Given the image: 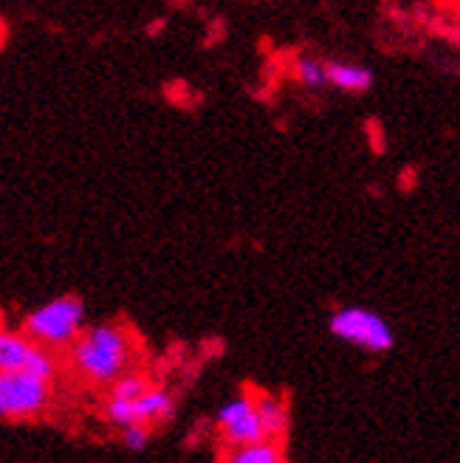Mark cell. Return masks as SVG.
Listing matches in <instances>:
<instances>
[{
	"label": "cell",
	"instance_id": "52a82bcc",
	"mask_svg": "<svg viewBox=\"0 0 460 463\" xmlns=\"http://www.w3.org/2000/svg\"><path fill=\"white\" fill-rule=\"evenodd\" d=\"M175 396L167 387H155L150 384L139 399L130 402V412H133V424H147L150 430L164 427L175 419Z\"/></svg>",
	"mask_w": 460,
	"mask_h": 463
},
{
	"label": "cell",
	"instance_id": "8fae6325",
	"mask_svg": "<svg viewBox=\"0 0 460 463\" xmlns=\"http://www.w3.org/2000/svg\"><path fill=\"white\" fill-rule=\"evenodd\" d=\"M294 77H296V82H300L303 88H308V90H322V88H328L325 60L311 57V54L296 57V62H294Z\"/></svg>",
	"mask_w": 460,
	"mask_h": 463
},
{
	"label": "cell",
	"instance_id": "6da1fadb",
	"mask_svg": "<svg viewBox=\"0 0 460 463\" xmlns=\"http://www.w3.org/2000/svg\"><path fill=\"white\" fill-rule=\"evenodd\" d=\"M68 362L82 382L110 387L133 364V339L117 322L85 326L80 336L68 345Z\"/></svg>",
	"mask_w": 460,
	"mask_h": 463
},
{
	"label": "cell",
	"instance_id": "30bf717a",
	"mask_svg": "<svg viewBox=\"0 0 460 463\" xmlns=\"http://www.w3.org/2000/svg\"><path fill=\"white\" fill-rule=\"evenodd\" d=\"M223 463H288L283 444L274 441H258V444H246V447H232L226 452Z\"/></svg>",
	"mask_w": 460,
	"mask_h": 463
},
{
	"label": "cell",
	"instance_id": "7a4b0ae2",
	"mask_svg": "<svg viewBox=\"0 0 460 463\" xmlns=\"http://www.w3.org/2000/svg\"><path fill=\"white\" fill-rule=\"evenodd\" d=\"M88 326V308L77 294H60L23 317V334L49 351H68Z\"/></svg>",
	"mask_w": 460,
	"mask_h": 463
},
{
	"label": "cell",
	"instance_id": "9c48e42d",
	"mask_svg": "<svg viewBox=\"0 0 460 463\" xmlns=\"http://www.w3.org/2000/svg\"><path fill=\"white\" fill-rule=\"evenodd\" d=\"M255 399V410H258V419H260V430H263V438L266 441H274V444H283L286 435H288V404L274 396V392H258Z\"/></svg>",
	"mask_w": 460,
	"mask_h": 463
},
{
	"label": "cell",
	"instance_id": "5b68a950",
	"mask_svg": "<svg viewBox=\"0 0 460 463\" xmlns=\"http://www.w3.org/2000/svg\"><path fill=\"white\" fill-rule=\"evenodd\" d=\"M0 370H26V373L54 382L60 373V362L54 351L37 345L23 331L0 328Z\"/></svg>",
	"mask_w": 460,
	"mask_h": 463
},
{
	"label": "cell",
	"instance_id": "277c9868",
	"mask_svg": "<svg viewBox=\"0 0 460 463\" xmlns=\"http://www.w3.org/2000/svg\"><path fill=\"white\" fill-rule=\"evenodd\" d=\"M54 382L26 370H0V419L29 421L52 407Z\"/></svg>",
	"mask_w": 460,
	"mask_h": 463
},
{
	"label": "cell",
	"instance_id": "ba28073f",
	"mask_svg": "<svg viewBox=\"0 0 460 463\" xmlns=\"http://www.w3.org/2000/svg\"><path fill=\"white\" fill-rule=\"evenodd\" d=\"M328 88H336L342 94H367L373 88V68L353 60H331L325 62Z\"/></svg>",
	"mask_w": 460,
	"mask_h": 463
},
{
	"label": "cell",
	"instance_id": "7c38bea8",
	"mask_svg": "<svg viewBox=\"0 0 460 463\" xmlns=\"http://www.w3.org/2000/svg\"><path fill=\"white\" fill-rule=\"evenodd\" d=\"M119 432H122V444L133 452L145 449L150 444V435H153V430L147 424H130V427H122Z\"/></svg>",
	"mask_w": 460,
	"mask_h": 463
},
{
	"label": "cell",
	"instance_id": "3957f363",
	"mask_svg": "<svg viewBox=\"0 0 460 463\" xmlns=\"http://www.w3.org/2000/svg\"><path fill=\"white\" fill-rule=\"evenodd\" d=\"M328 331L351 347H359L364 354H387L396 345L393 326L373 308L364 306H344L336 308L328 319Z\"/></svg>",
	"mask_w": 460,
	"mask_h": 463
},
{
	"label": "cell",
	"instance_id": "8992f818",
	"mask_svg": "<svg viewBox=\"0 0 460 463\" xmlns=\"http://www.w3.org/2000/svg\"><path fill=\"white\" fill-rule=\"evenodd\" d=\"M215 424H218L221 441H223L226 449L263 441V430H260V419H258V410H255V399H251L249 392L229 399L218 410Z\"/></svg>",
	"mask_w": 460,
	"mask_h": 463
}]
</instances>
